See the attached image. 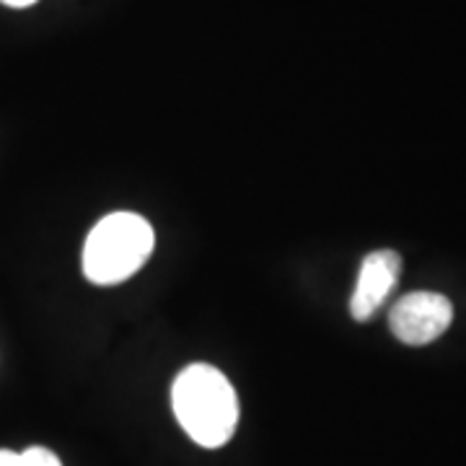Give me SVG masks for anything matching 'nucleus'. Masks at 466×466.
<instances>
[{
    "label": "nucleus",
    "mask_w": 466,
    "mask_h": 466,
    "mask_svg": "<svg viewBox=\"0 0 466 466\" xmlns=\"http://www.w3.org/2000/svg\"><path fill=\"white\" fill-rule=\"evenodd\" d=\"M174 415L202 449H220L238 425V397L231 381L213 366L195 363L184 368L171 389Z\"/></svg>",
    "instance_id": "f257e3e1"
},
{
    "label": "nucleus",
    "mask_w": 466,
    "mask_h": 466,
    "mask_svg": "<svg viewBox=\"0 0 466 466\" xmlns=\"http://www.w3.org/2000/svg\"><path fill=\"white\" fill-rule=\"evenodd\" d=\"M156 244L153 226L137 213L101 218L84 247V275L94 285H116L148 262Z\"/></svg>",
    "instance_id": "f03ea898"
},
{
    "label": "nucleus",
    "mask_w": 466,
    "mask_h": 466,
    "mask_svg": "<svg viewBox=\"0 0 466 466\" xmlns=\"http://www.w3.org/2000/svg\"><path fill=\"white\" fill-rule=\"evenodd\" d=\"M451 321H453V303L446 296L431 290H417L404 296L389 314V327L394 337L410 348H422L435 342L449 329Z\"/></svg>",
    "instance_id": "7ed1b4c3"
},
{
    "label": "nucleus",
    "mask_w": 466,
    "mask_h": 466,
    "mask_svg": "<svg viewBox=\"0 0 466 466\" xmlns=\"http://www.w3.org/2000/svg\"><path fill=\"white\" fill-rule=\"evenodd\" d=\"M401 275V257L391 249L370 251L363 265L360 275L350 299V314L355 321H368L379 309L389 293L397 288Z\"/></svg>",
    "instance_id": "20e7f679"
},
{
    "label": "nucleus",
    "mask_w": 466,
    "mask_h": 466,
    "mask_svg": "<svg viewBox=\"0 0 466 466\" xmlns=\"http://www.w3.org/2000/svg\"><path fill=\"white\" fill-rule=\"evenodd\" d=\"M21 466H63L60 464V459L47 449H39V446H34V449H26L21 453Z\"/></svg>",
    "instance_id": "39448f33"
},
{
    "label": "nucleus",
    "mask_w": 466,
    "mask_h": 466,
    "mask_svg": "<svg viewBox=\"0 0 466 466\" xmlns=\"http://www.w3.org/2000/svg\"><path fill=\"white\" fill-rule=\"evenodd\" d=\"M0 466H21V453L0 449Z\"/></svg>",
    "instance_id": "423d86ee"
},
{
    "label": "nucleus",
    "mask_w": 466,
    "mask_h": 466,
    "mask_svg": "<svg viewBox=\"0 0 466 466\" xmlns=\"http://www.w3.org/2000/svg\"><path fill=\"white\" fill-rule=\"evenodd\" d=\"M0 3H5L11 8H26V5H34L36 0H0Z\"/></svg>",
    "instance_id": "0eeeda50"
}]
</instances>
